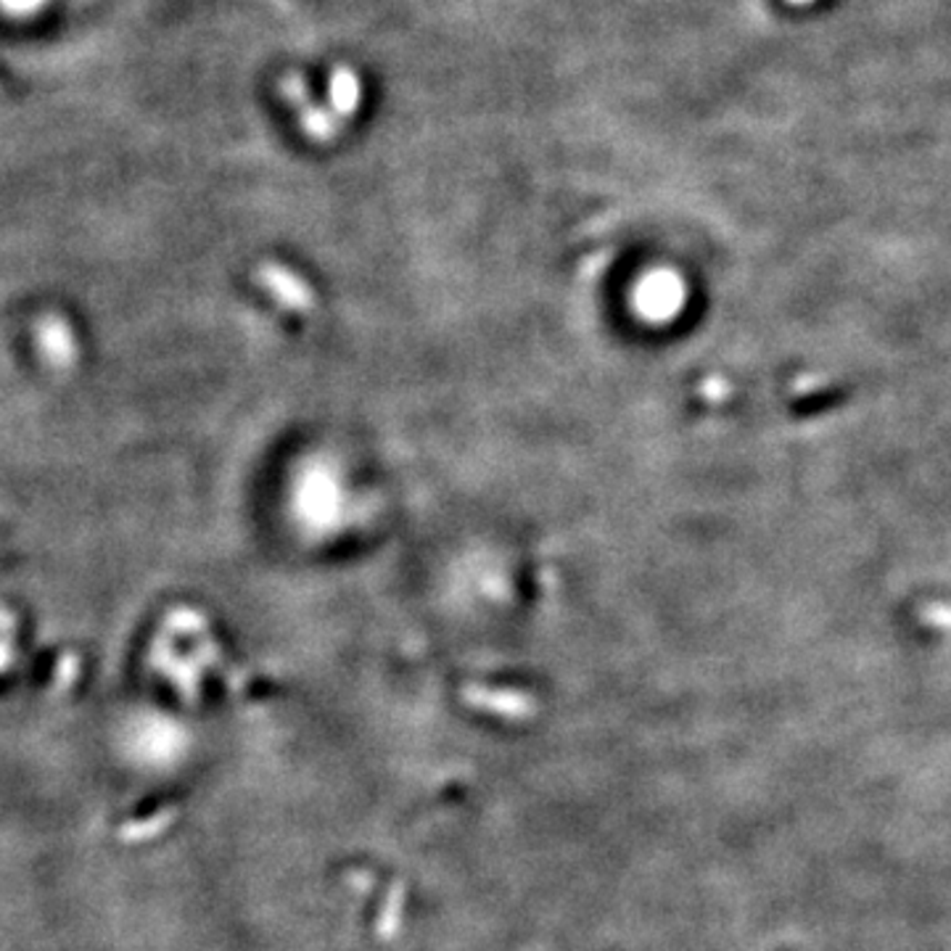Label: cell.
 <instances>
[{"instance_id":"cell-1","label":"cell","mask_w":951,"mask_h":951,"mask_svg":"<svg viewBox=\"0 0 951 951\" xmlns=\"http://www.w3.org/2000/svg\"><path fill=\"white\" fill-rule=\"evenodd\" d=\"M648 283L653 286V293H650V299H653L655 304V318H666V314L676 312L682 307V299H685V291H682L680 278L674 276V272L663 270V272H650Z\"/></svg>"},{"instance_id":"cell-2","label":"cell","mask_w":951,"mask_h":951,"mask_svg":"<svg viewBox=\"0 0 951 951\" xmlns=\"http://www.w3.org/2000/svg\"><path fill=\"white\" fill-rule=\"evenodd\" d=\"M788 3H793V6H812L814 0H788Z\"/></svg>"}]
</instances>
